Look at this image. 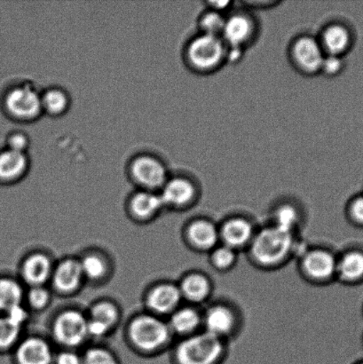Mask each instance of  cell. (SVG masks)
<instances>
[{
    "label": "cell",
    "mask_w": 363,
    "mask_h": 364,
    "mask_svg": "<svg viewBox=\"0 0 363 364\" xmlns=\"http://www.w3.org/2000/svg\"><path fill=\"white\" fill-rule=\"evenodd\" d=\"M281 3L282 2L276 1V0H258V1L250 0V1L238 2L241 6L254 13L255 10L263 11L272 9L273 7L279 6Z\"/></svg>",
    "instance_id": "8d00e7d4"
},
{
    "label": "cell",
    "mask_w": 363,
    "mask_h": 364,
    "mask_svg": "<svg viewBox=\"0 0 363 364\" xmlns=\"http://www.w3.org/2000/svg\"><path fill=\"white\" fill-rule=\"evenodd\" d=\"M21 326L5 314H0V352L14 347L20 338Z\"/></svg>",
    "instance_id": "f546056e"
},
{
    "label": "cell",
    "mask_w": 363,
    "mask_h": 364,
    "mask_svg": "<svg viewBox=\"0 0 363 364\" xmlns=\"http://www.w3.org/2000/svg\"><path fill=\"white\" fill-rule=\"evenodd\" d=\"M165 207L160 194L152 191H141L134 195L131 201V208L135 215L148 218L158 213Z\"/></svg>",
    "instance_id": "d4e9b609"
},
{
    "label": "cell",
    "mask_w": 363,
    "mask_h": 364,
    "mask_svg": "<svg viewBox=\"0 0 363 364\" xmlns=\"http://www.w3.org/2000/svg\"><path fill=\"white\" fill-rule=\"evenodd\" d=\"M337 274L347 282L362 279L363 277V253L352 251L337 259Z\"/></svg>",
    "instance_id": "484cf974"
},
{
    "label": "cell",
    "mask_w": 363,
    "mask_h": 364,
    "mask_svg": "<svg viewBox=\"0 0 363 364\" xmlns=\"http://www.w3.org/2000/svg\"><path fill=\"white\" fill-rule=\"evenodd\" d=\"M350 215L357 223L363 224V196L352 199L350 205Z\"/></svg>",
    "instance_id": "f35d334b"
},
{
    "label": "cell",
    "mask_w": 363,
    "mask_h": 364,
    "mask_svg": "<svg viewBox=\"0 0 363 364\" xmlns=\"http://www.w3.org/2000/svg\"><path fill=\"white\" fill-rule=\"evenodd\" d=\"M55 364H83V360L72 352H63L57 356Z\"/></svg>",
    "instance_id": "ab89813d"
},
{
    "label": "cell",
    "mask_w": 363,
    "mask_h": 364,
    "mask_svg": "<svg viewBox=\"0 0 363 364\" xmlns=\"http://www.w3.org/2000/svg\"><path fill=\"white\" fill-rule=\"evenodd\" d=\"M273 226L281 230L294 233L300 220V210L293 202L283 201L279 203L273 210Z\"/></svg>",
    "instance_id": "4316f807"
},
{
    "label": "cell",
    "mask_w": 363,
    "mask_h": 364,
    "mask_svg": "<svg viewBox=\"0 0 363 364\" xmlns=\"http://www.w3.org/2000/svg\"><path fill=\"white\" fill-rule=\"evenodd\" d=\"M161 191L160 196L165 206L178 209L191 206L200 195V187L197 181L186 176L169 178Z\"/></svg>",
    "instance_id": "9c48e42d"
},
{
    "label": "cell",
    "mask_w": 363,
    "mask_h": 364,
    "mask_svg": "<svg viewBox=\"0 0 363 364\" xmlns=\"http://www.w3.org/2000/svg\"><path fill=\"white\" fill-rule=\"evenodd\" d=\"M225 341L206 331L184 338L176 348L179 364H216L225 353Z\"/></svg>",
    "instance_id": "3957f363"
},
{
    "label": "cell",
    "mask_w": 363,
    "mask_h": 364,
    "mask_svg": "<svg viewBox=\"0 0 363 364\" xmlns=\"http://www.w3.org/2000/svg\"><path fill=\"white\" fill-rule=\"evenodd\" d=\"M361 364H363V363H361Z\"/></svg>",
    "instance_id": "b9f144b4"
},
{
    "label": "cell",
    "mask_w": 363,
    "mask_h": 364,
    "mask_svg": "<svg viewBox=\"0 0 363 364\" xmlns=\"http://www.w3.org/2000/svg\"><path fill=\"white\" fill-rule=\"evenodd\" d=\"M261 34V23L251 11L237 3V6L226 18L225 27L222 35L227 48L244 50L258 41Z\"/></svg>",
    "instance_id": "277c9868"
},
{
    "label": "cell",
    "mask_w": 363,
    "mask_h": 364,
    "mask_svg": "<svg viewBox=\"0 0 363 364\" xmlns=\"http://www.w3.org/2000/svg\"><path fill=\"white\" fill-rule=\"evenodd\" d=\"M220 238L222 245L236 250L249 247L254 240L256 230L254 225L246 218L231 217L219 228Z\"/></svg>",
    "instance_id": "4fadbf2b"
},
{
    "label": "cell",
    "mask_w": 363,
    "mask_h": 364,
    "mask_svg": "<svg viewBox=\"0 0 363 364\" xmlns=\"http://www.w3.org/2000/svg\"><path fill=\"white\" fill-rule=\"evenodd\" d=\"M170 333L172 331L168 323L151 315L136 317L129 328L131 341L143 350H155L162 348L169 341Z\"/></svg>",
    "instance_id": "8992f818"
},
{
    "label": "cell",
    "mask_w": 363,
    "mask_h": 364,
    "mask_svg": "<svg viewBox=\"0 0 363 364\" xmlns=\"http://www.w3.org/2000/svg\"><path fill=\"white\" fill-rule=\"evenodd\" d=\"M179 288L183 299L193 304H201L211 296L212 285L205 274L194 272L183 277Z\"/></svg>",
    "instance_id": "44dd1931"
},
{
    "label": "cell",
    "mask_w": 363,
    "mask_h": 364,
    "mask_svg": "<svg viewBox=\"0 0 363 364\" xmlns=\"http://www.w3.org/2000/svg\"><path fill=\"white\" fill-rule=\"evenodd\" d=\"M6 108L21 120H33L43 112L41 95L31 85L13 89L6 100Z\"/></svg>",
    "instance_id": "30bf717a"
},
{
    "label": "cell",
    "mask_w": 363,
    "mask_h": 364,
    "mask_svg": "<svg viewBox=\"0 0 363 364\" xmlns=\"http://www.w3.org/2000/svg\"><path fill=\"white\" fill-rule=\"evenodd\" d=\"M347 63L345 57L325 55L320 75L327 78H335L343 73Z\"/></svg>",
    "instance_id": "d6a6232c"
},
{
    "label": "cell",
    "mask_w": 363,
    "mask_h": 364,
    "mask_svg": "<svg viewBox=\"0 0 363 364\" xmlns=\"http://www.w3.org/2000/svg\"><path fill=\"white\" fill-rule=\"evenodd\" d=\"M337 259L325 249H314L305 253L302 267L308 277L327 281L337 274Z\"/></svg>",
    "instance_id": "5bb4252c"
},
{
    "label": "cell",
    "mask_w": 363,
    "mask_h": 364,
    "mask_svg": "<svg viewBox=\"0 0 363 364\" xmlns=\"http://www.w3.org/2000/svg\"><path fill=\"white\" fill-rule=\"evenodd\" d=\"M16 360L19 364H51L52 348L42 338H28L18 346Z\"/></svg>",
    "instance_id": "ac0fdd59"
},
{
    "label": "cell",
    "mask_w": 363,
    "mask_h": 364,
    "mask_svg": "<svg viewBox=\"0 0 363 364\" xmlns=\"http://www.w3.org/2000/svg\"><path fill=\"white\" fill-rule=\"evenodd\" d=\"M294 245V233L270 225L256 231L249 248L259 265L271 267L286 262L293 253Z\"/></svg>",
    "instance_id": "7a4b0ae2"
},
{
    "label": "cell",
    "mask_w": 363,
    "mask_h": 364,
    "mask_svg": "<svg viewBox=\"0 0 363 364\" xmlns=\"http://www.w3.org/2000/svg\"><path fill=\"white\" fill-rule=\"evenodd\" d=\"M26 153L16 152L7 149L0 153V179L14 181L23 176L28 169Z\"/></svg>",
    "instance_id": "603a6c76"
},
{
    "label": "cell",
    "mask_w": 363,
    "mask_h": 364,
    "mask_svg": "<svg viewBox=\"0 0 363 364\" xmlns=\"http://www.w3.org/2000/svg\"><path fill=\"white\" fill-rule=\"evenodd\" d=\"M131 173L139 184L151 189L162 188L169 179L165 164L151 156L135 159L131 165Z\"/></svg>",
    "instance_id": "8fae6325"
},
{
    "label": "cell",
    "mask_w": 363,
    "mask_h": 364,
    "mask_svg": "<svg viewBox=\"0 0 363 364\" xmlns=\"http://www.w3.org/2000/svg\"><path fill=\"white\" fill-rule=\"evenodd\" d=\"M53 331L60 344L77 347L88 337L87 317L77 310H67L57 317Z\"/></svg>",
    "instance_id": "52a82bcc"
},
{
    "label": "cell",
    "mask_w": 363,
    "mask_h": 364,
    "mask_svg": "<svg viewBox=\"0 0 363 364\" xmlns=\"http://www.w3.org/2000/svg\"><path fill=\"white\" fill-rule=\"evenodd\" d=\"M53 267L51 260L42 253H35L25 260L23 269V279L32 287H41L52 277Z\"/></svg>",
    "instance_id": "7402d4cb"
},
{
    "label": "cell",
    "mask_w": 363,
    "mask_h": 364,
    "mask_svg": "<svg viewBox=\"0 0 363 364\" xmlns=\"http://www.w3.org/2000/svg\"><path fill=\"white\" fill-rule=\"evenodd\" d=\"M237 323L236 313L227 305H212L202 314L204 331L223 341L234 333Z\"/></svg>",
    "instance_id": "7c38bea8"
},
{
    "label": "cell",
    "mask_w": 363,
    "mask_h": 364,
    "mask_svg": "<svg viewBox=\"0 0 363 364\" xmlns=\"http://www.w3.org/2000/svg\"><path fill=\"white\" fill-rule=\"evenodd\" d=\"M43 112L59 116L65 113L70 106L69 96L60 89H49L41 95Z\"/></svg>",
    "instance_id": "f1b7e54d"
},
{
    "label": "cell",
    "mask_w": 363,
    "mask_h": 364,
    "mask_svg": "<svg viewBox=\"0 0 363 364\" xmlns=\"http://www.w3.org/2000/svg\"><path fill=\"white\" fill-rule=\"evenodd\" d=\"M80 262L84 277H87L89 279H99L106 273L107 265L105 260L99 255H90L85 256Z\"/></svg>",
    "instance_id": "1f68e13d"
},
{
    "label": "cell",
    "mask_w": 363,
    "mask_h": 364,
    "mask_svg": "<svg viewBox=\"0 0 363 364\" xmlns=\"http://www.w3.org/2000/svg\"><path fill=\"white\" fill-rule=\"evenodd\" d=\"M244 50L227 48V64H238L243 60L245 55Z\"/></svg>",
    "instance_id": "60d3db41"
},
{
    "label": "cell",
    "mask_w": 363,
    "mask_h": 364,
    "mask_svg": "<svg viewBox=\"0 0 363 364\" xmlns=\"http://www.w3.org/2000/svg\"><path fill=\"white\" fill-rule=\"evenodd\" d=\"M50 301L49 291L41 287H32L28 294V301L32 308L40 309L44 308Z\"/></svg>",
    "instance_id": "e575fe53"
},
{
    "label": "cell",
    "mask_w": 363,
    "mask_h": 364,
    "mask_svg": "<svg viewBox=\"0 0 363 364\" xmlns=\"http://www.w3.org/2000/svg\"><path fill=\"white\" fill-rule=\"evenodd\" d=\"M23 290L21 284L13 278L0 277V314L21 306Z\"/></svg>",
    "instance_id": "cb8c5ba5"
},
{
    "label": "cell",
    "mask_w": 363,
    "mask_h": 364,
    "mask_svg": "<svg viewBox=\"0 0 363 364\" xmlns=\"http://www.w3.org/2000/svg\"><path fill=\"white\" fill-rule=\"evenodd\" d=\"M183 301L179 285L163 283L156 285L152 289L147 297L148 308L153 312L166 315L173 314L180 308Z\"/></svg>",
    "instance_id": "9a60e30c"
},
{
    "label": "cell",
    "mask_w": 363,
    "mask_h": 364,
    "mask_svg": "<svg viewBox=\"0 0 363 364\" xmlns=\"http://www.w3.org/2000/svg\"><path fill=\"white\" fill-rule=\"evenodd\" d=\"M237 252L227 245H218L211 252V263L216 269L227 271L236 265Z\"/></svg>",
    "instance_id": "4dcf8cb0"
},
{
    "label": "cell",
    "mask_w": 363,
    "mask_h": 364,
    "mask_svg": "<svg viewBox=\"0 0 363 364\" xmlns=\"http://www.w3.org/2000/svg\"><path fill=\"white\" fill-rule=\"evenodd\" d=\"M28 146V139L26 135L19 133L14 134L9 138V149L11 151L25 153Z\"/></svg>",
    "instance_id": "74e56055"
},
{
    "label": "cell",
    "mask_w": 363,
    "mask_h": 364,
    "mask_svg": "<svg viewBox=\"0 0 363 364\" xmlns=\"http://www.w3.org/2000/svg\"><path fill=\"white\" fill-rule=\"evenodd\" d=\"M119 320V311L110 302H99L92 306L87 317L88 336H105Z\"/></svg>",
    "instance_id": "2e32d148"
},
{
    "label": "cell",
    "mask_w": 363,
    "mask_h": 364,
    "mask_svg": "<svg viewBox=\"0 0 363 364\" xmlns=\"http://www.w3.org/2000/svg\"><path fill=\"white\" fill-rule=\"evenodd\" d=\"M83 364H117L115 356L102 348H92L85 353Z\"/></svg>",
    "instance_id": "836d02e7"
},
{
    "label": "cell",
    "mask_w": 363,
    "mask_h": 364,
    "mask_svg": "<svg viewBox=\"0 0 363 364\" xmlns=\"http://www.w3.org/2000/svg\"><path fill=\"white\" fill-rule=\"evenodd\" d=\"M227 46L220 37L198 33L188 39L183 50L184 63L198 76H210L227 65Z\"/></svg>",
    "instance_id": "6da1fadb"
},
{
    "label": "cell",
    "mask_w": 363,
    "mask_h": 364,
    "mask_svg": "<svg viewBox=\"0 0 363 364\" xmlns=\"http://www.w3.org/2000/svg\"><path fill=\"white\" fill-rule=\"evenodd\" d=\"M287 57L295 71L310 77L320 75L325 53L316 35L301 33L291 39L288 46Z\"/></svg>",
    "instance_id": "5b68a950"
},
{
    "label": "cell",
    "mask_w": 363,
    "mask_h": 364,
    "mask_svg": "<svg viewBox=\"0 0 363 364\" xmlns=\"http://www.w3.org/2000/svg\"><path fill=\"white\" fill-rule=\"evenodd\" d=\"M205 9L215 11V12L229 16L237 6V3L231 0H223V1H205Z\"/></svg>",
    "instance_id": "d590c367"
},
{
    "label": "cell",
    "mask_w": 363,
    "mask_h": 364,
    "mask_svg": "<svg viewBox=\"0 0 363 364\" xmlns=\"http://www.w3.org/2000/svg\"><path fill=\"white\" fill-rule=\"evenodd\" d=\"M168 326L172 333L190 337L202 327V314L194 306H183L170 314Z\"/></svg>",
    "instance_id": "d6986e66"
},
{
    "label": "cell",
    "mask_w": 363,
    "mask_h": 364,
    "mask_svg": "<svg viewBox=\"0 0 363 364\" xmlns=\"http://www.w3.org/2000/svg\"><path fill=\"white\" fill-rule=\"evenodd\" d=\"M84 274L80 262L76 259H65L53 269V285L59 291L72 292L80 287Z\"/></svg>",
    "instance_id": "ffe728a7"
},
{
    "label": "cell",
    "mask_w": 363,
    "mask_h": 364,
    "mask_svg": "<svg viewBox=\"0 0 363 364\" xmlns=\"http://www.w3.org/2000/svg\"><path fill=\"white\" fill-rule=\"evenodd\" d=\"M226 18L224 14L205 9L197 18L198 33L222 38Z\"/></svg>",
    "instance_id": "83f0119b"
},
{
    "label": "cell",
    "mask_w": 363,
    "mask_h": 364,
    "mask_svg": "<svg viewBox=\"0 0 363 364\" xmlns=\"http://www.w3.org/2000/svg\"><path fill=\"white\" fill-rule=\"evenodd\" d=\"M325 55L345 57L353 48L354 32L341 21L327 23L316 35Z\"/></svg>",
    "instance_id": "ba28073f"
},
{
    "label": "cell",
    "mask_w": 363,
    "mask_h": 364,
    "mask_svg": "<svg viewBox=\"0 0 363 364\" xmlns=\"http://www.w3.org/2000/svg\"><path fill=\"white\" fill-rule=\"evenodd\" d=\"M187 235L194 247L200 251L212 252L220 241L219 228L207 219L192 221L188 228Z\"/></svg>",
    "instance_id": "e0dca14e"
}]
</instances>
